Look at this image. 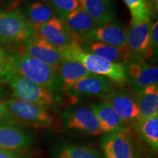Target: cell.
<instances>
[{"label": "cell", "mask_w": 158, "mask_h": 158, "mask_svg": "<svg viewBox=\"0 0 158 158\" xmlns=\"http://www.w3.org/2000/svg\"><path fill=\"white\" fill-rule=\"evenodd\" d=\"M130 130L117 133H108L102 138L105 158H134Z\"/></svg>", "instance_id": "cell-14"}, {"label": "cell", "mask_w": 158, "mask_h": 158, "mask_svg": "<svg viewBox=\"0 0 158 158\" xmlns=\"http://www.w3.org/2000/svg\"><path fill=\"white\" fill-rule=\"evenodd\" d=\"M14 98L41 106L48 109L56 106L54 92L32 81L13 73L7 81Z\"/></svg>", "instance_id": "cell-3"}, {"label": "cell", "mask_w": 158, "mask_h": 158, "mask_svg": "<svg viewBox=\"0 0 158 158\" xmlns=\"http://www.w3.org/2000/svg\"><path fill=\"white\" fill-rule=\"evenodd\" d=\"M127 28L121 21L114 19L108 23L100 24L91 31L84 37L83 40L98 41L116 48H122L127 44Z\"/></svg>", "instance_id": "cell-9"}, {"label": "cell", "mask_w": 158, "mask_h": 158, "mask_svg": "<svg viewBox=\"0 0 158 158\" xmlns=\"http://www.w3.org/2000/svg\"><path fill=\"white\" fill-rule=\"evenodd\" d=\"M5 121H14V119L6 107L5 102L0 100V122Z\"/></svg>", "instance_id": "cell-29"}, {"label": "cell", "mask_w": 158, "mask_h": 158, "mask_svg": "<svg viewBox=\"0 0 158 158\" xmlns=\"http://www.w3.org/2000/svg\"><path fill=\"white\" fill-rule=\"evenodd\" d=\"M69 129L92 135L102 134L95 114L91 108L78 107L66 112L63 116Z\"/></svg>", "instance_id": "cell-11"}, {"label": "cell", "mask_w": 158, "mask_h": 158, "mask_svg": "<svg viewBox=\"0 0 158 158\" xmlns=\"http://www.w3.org/2000/svg\"><path fill=\"white\" fill-rule=\"evenodd\" d=\"M141 138L154 150L158 149V114L136 124Z\"/></svg>", "instance_id": "cell-24"}, {"label": "cell", "mask_w": 158, "mask_h": 158, "mask_svg": "<svg viewBox=\"0 0 158 158\" xmlns=\"http://www.w3.org/2000/svg\"><path fill=\"white\" fill-rule=\"evenodd\" d=\"M58 49L65 60L76 61L81 63L92 74L106 77L114 84L120 86L127 83L124 64L108 62L101 57L85 52L79 48L76 41Z\"/></svg>", "instance_id": "cell-1"}, {"label": "cell", "mask_w": 158, "mask_h": 158, "mask_svg": "<svg viewBox=\"0 0 158 158\" xmlns=\"http://www.w3.org/2000/svg\"><path fill=\"white\" fill-rule=\"evenodd\" d=\"M35 35L57 48L70 45L75 40L62 20L54 17L47 22L35 26Z\"/></svg>", "instance_id": "cell-10"}, {"label": "cell", "mask_w": 158, "mask_h": 158, "mask_svg": "<svg viewBox=\"0 0 158 158\" xmlns=\"http://www.w3.org/2000/svg\"><path fill=\"white\" fill-rule=\"evenodd\" d=\"M31 138L15 121L0 122V149L19 151L29 148Z\"/></svg>", "instance_id": "cell-13"}, {"label": "cell", "mask_w": 158, "mask_h": 158, "mask_svg": "<svg viewBox=\"0 0 158 158\" xmlns=\"http://www.w3.org/2000/svg\"><path fill=\"white\" fill-rule=\"evenodd\" d=\"M45 2L62 21L80 7L79 0H45Z\"/></svg>", "instance_id": "cell-26"}, {"label": "cell", "mask_w": 158, "mask_h": 158, "mask_svg": "<svg viewBox=\"0 0 158 158\" xmlns=\"http://www.w3.org/2000/svg\"><path fill=\"white\" fill-rule=\"evenodd\" d=\"M157 33H158V22L156 21V22L152 23V56L157 57Z\"/></svg>", "instance_id": "cell-28"}, {"label": "cell", "mask_w": 158, "mask_h": 158, "mask_svg": "<svg viewBox=\"0 0 158 158\" xmlns=\"http://www.w3.org/2000/svg\"><path fill=\"white\" fill-rule=\"evenodd\" d=\"M0 158H23L15 152L0 149Z\"/></svg>", "instance_id": "cell-30"}, {"label": "cell", "mask_w": 158, "mask_h": 158, "mask_svg": "<svg viewBox=\"0 0 158 158\" xmlns=\"http://www.w3.org/2000/svg\"><path fill=\"white\" fill-rule=\"evenodd\" d=\"M104 99L130 128L135 127L139 110L136 97L131 92L123 88V86L118 85L114 86Z\"/></svg>", "instance_id": "cell-7"}, {"label": "cell", "mask_w": 158, "mask_h": 158, "mask_svg": "<svg viewBox=\"0 0 158 158\" xmlns=\"http://www.w3.org/2000/svg\"><path fill=\"white\" fill-rule=\"evenodd\" d=\"M56 158H105V157L93 148L66 145L59 150Z\"/></svg>", "instance_id": "cell-25"}, {"label": "cell", "mask_w": 158, "mask_h": 158, "mask_svg": "<svg viewBox=\"0 0 158 158\" xmlns=\"http://www.w3.org/2000/svg\"><path fill=\"white\" fill-rule=\"evenodd\" d=\"M62 21L72 33L77 43L81 42L88 33L100 25L94 21L81 6L69 14Z\"/></svg>", "instance_id": "cell-18"}, {"label": "cell", "mask_w": 158, "mask_h": 158, "mask_svg": "<svg viewBox=\"0 0 158 158\" xmlns=\"http://www.w3.org/2000/svg\"><path fill=\"white\" fill-rule=\"evenodd\" d=\"M33 25H38L55 17L53 10L48 4L41 2H26L16 10Z\"/></svg>", "instance_id": "cell-22"}, {"label": "cell", "mask_w": 158, "mask_h": 158, "mask_svg": "<svg viewBox=\"0 0 158 158\" xmlns=\"http://www.w3.org/2000/svg\"><path fill=\"white\" fill-rule=\"evenodd\" d=\"M56 70L61 89L64 92H68L78 81L91 74L81 63L65 59Z\"/></svg>", "instance_id": "cell-19"}, {"label": "cell", "mask_w": 158, "mask_h": 158, "mask_svg": "<svg viewBox=\"0 0 158 158\" xmlns=\"http://www.w3.org/2000/svg\"><path fill=\"white\" fill-rule=\"evenodd\" d=\"M19 51L54 69L58 68L64 60L58 48L35 35L25 40L21 44Z\"/></svg>", "instance_id": "cell-8"}, {"label": "cell", "mask_w": 158, "mask_h": 158, "mask_svg": "<svg viewBox=\"0 0 158 158\" xmlns=\"http://www.w3.org/2000/svg\"><path fill=\"white\" fill-rule=\"evenodd\" d=\"M78 46L85 52L101 57L108 62L124 65L129 62V53L126 46L118 48L103 43L92 40H83L78 43Z\"/></svg>", "instance_id": "cell-17"}, {"label": "cell", "mask_w": 158, "mask_h": 158, "mask_svg": "<svg viewBox=\"0 0 158 158\" xmlns=\"http://www.w3.org/2000/svg\"><path fill=\"white\" fill-rule=\"evenodd\" d=\"M139 116L138 122L158 114V86L152 85L136 93ZM137 123V124H138Z\"/></svg>", "instance_id": "cell-20"}, {"label": "cell", "mask_w": 158, "mask_h": 158, "mask_svg": "<svg viewBox=\"0 0 158 158\" xmlns=\"http://www.w3.org/2000/svg\"><path fill=\"white\" fill-rule=\"evenodd\" d=\"M7 60V53L0 48V62H6Z\"/></svg>", "instance_id": "cell-32"}, {"label": "cell", "mask_w": 158, "mask_h": 158, "mask_svg": "<svg viewBox=\"0 0 158 158\" xmlns=\"http://www.w3.org/2000/svg\"><path fill=\"white\" fill-rule=\"evenodd\" d=\"M15 122L35 128H49L55 124L54 116L48 108L15 98L4 101Z\"/></svg>", "instance_id": "cell-4"}, {"label": "cell", "mask_w": 158, "mask_h": 158, "mask_svg": "<svg viewBox=\"0 0 158 158\" xmlns=\"http://www.w3.org/2000/svg\"><path fill=\"white\" fill-rule=\"evenodd\" d=\"M131 14V22H142L152 20L154 10L150 0H122Z\"/></svg>", "instance_id": "cell-23"}, {"label": "cell", "mask_w": 158, "mask_h": 158, "mask_svg": "<svg viewBox=\"0 0 158 158\" xmlns=\"http://www.w3.org/2000/svg\"><path fill=\"white\" fill-rule=\"evenodd\" d=\"M152 20L142 22H130L127 29L126 44L129 53V62H146L152 56Z\"/></svg>", "instance_id": "cell-6"}, {"label": "cell", "mask_w": 158, "mask_h": 158, "mask_svg": "<svg viewBox=\"0 0 158 158\" xmlns=\"http://www.w3.org/2000/svg\"><path fill=\"white\" fill-rule=\"evenodd\" d=\"M114 84L106 77L90 74L76 83L68 92L78 96L105 98L114 87Z\"/></svg>", "instance_id": "cell-15"}, {"label": "cell", "mask_w": 158, "mask_h": 158, "mask_svg": "<svg viewBox=\"0 0 158 158\" xmlns=\"http://www.w3.org/2000/svg\"><path fill=\"white\" fill-rule=\"evenodd\" d=\"M127 82L134 91L138 92L152 85H157V66L144 62H130L124 64Z\"/></svg>", "instance_id": "cell-12"}, {"label": "cell", "mask_w": 158, "mask_h": 158, "mask_svg": "<svg viewBox=\"0 0 158 158\" xmlns=\"http://www.w3.org/2000/svg\"><path fill=\"white\" fill-rule=\"evenodd\" d=\"M98 118L102 133H117L131 129L106 101L90 106Z\"/></svg>", "instance_id": "cell-16"}, {"label": "cell", "mask_w": 158, "mask_h": 158, "mask_svg": "<svg viewBox=\"0 0 158 158\" xmlns=\"http://www.w3.org/2000/svg\"><path fill=\"white\" fill-rule=\"evenodd\" d=\"M12 70L53 92L61 89L56 69L40 62L19 51L7 54V60Z\"/></svg>", "instance_id": "cell-2"}, {"label": "cell", "mask_w": 158, "mask_h": 158, "mask_svg": "<svg viewBox=\"0 0 158 158\" xmlns=\"http://www.w3.org/2000/svg\"><path fill=\"white\" fill-rule=\"evenodd\" d=\"M13 72L7 62H0V83L7 84V81Z\"/></svg>", "instance_id": "cell-27"}, {"label": "cell", "mask_w": 158, "mask_h": 158, "mask_svg": "<svg viewBox=\"0 0 158 158\" xmlns=\"http://www.w3.org/2000/svg\"><path fill=\"white\" fill-rule=\"evenodd\" d=\"M35 35V26L17 10L0 11V45H21Z\"/></svg>", "instance_id": "cell-5"}, {"label": "cell", "mask_w": 158, "mask_h": 158, "mask_svg": "<svg viewBox=\"0 0 158 158\" xmlns=\"http://www.w3.org/2000/svg\"><path fill=\"white\" fill-rule=\"evenodd\" d=\"M80 6L99 24H103L115 19L116 13L109 0H79Z\"/></svg>", "instance_id": "cell-21"}, {"label": "cell", "mask_w": 158, "mask_h": 158, "mask_svg": "<svg viewBox=\"0 0 158 158\" xmlns=\"http://www.w3.org/2000/svg\"><path fill=\"white\" fill-rule=\"evenodd\" d=\"M7 96V92H6L5 89L0 84V100L5 99Z\"/></svg>", "instance_id": "cell-31"}]
</instances>
